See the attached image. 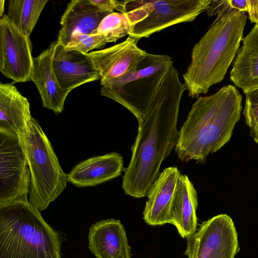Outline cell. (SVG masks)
<instances>
[{"mask_svg": "<svg viewBox=\"0 0 258 258\" xmlns=\"http://www.w3.org/2000/svg\"><path fill=\"white\" fill-rule=\"evenodd\" d=\"M33 59L29 37L4 15L0 20V71L15 82L31 80Z\"/></svg>", "mask_w": 258, "mask_h": 258, "instance_id": "9", "label": "cell"}, {"mask_svg": "<svg viewBox=\"0 0 258 258\" xmlns=\"http://www.w3.org/2000/svg\"><path fill=\"white\" fill-rule=\"evenodd\" d=\"M186 239L187 258H234L239 251L233 221L225 214L204 221Z\"/></svg>", "mask_w": 258, "mask_h": 258, "instance_id": "7", "label": "cell"}, {"mask_svg": "<svg viewBox=\"0 0 258 258\" xmlns=\"http://www.w3.org/2000/svg\"><path fill=\"white\" fill-rule=\"evenodd\" d=\"M211 0H147L149 12L136 24L129 36L138 41L170 26L195 20L206 11Z\"/></svg>", "mask_w": 258, "mask_h": 258, "instance_id": "8", "label": "cell"}, {"mask_svg": "<svg viewBox=\"0 0 258 258\" xmlns=\"http://www.w3.org/2000/svg\"><path fill=\"white\" fill-rule=\"evenodd\" d=\"M5 0H1L0 1V17L2 18L3 16V14L4 12V5H5Z\"/></svg>", "mask_w": 258, "mask_h": 258, "instance_id": "29", "label": "cell"}, {"mask_svg": "<svg viewBox=\"0 0 258 258\" xmlns=\"http://www.w3.org/2000/svg\"><path fill=\"white\" fill-rule=\"evenodd\" d=\"M198 206L196 190L186 175L181 174L173 201L172 225L183 238L197 230V209Z\"/></svg>", "mask_w": 258, "mask_h": 258, "instance_id": "18", "label": "cell"}, {"mask_svg": "<svg viewBox=\"0 0 258 258\" xmlns=\"http://www.w3.org/2000/svg\"><path fill=\"white\" fill-rule=\"evenodd\" d=\"M230 78L244 93L258 88V23L243 38Z\"/></svg>", "mask_w": 258, "mask_h": 258, "instance_id": "17", "label": "cell"}, {"mask_svg": "<svg viewBox=\"0 0 258 258\" xmlns=\"http://www.w3.org/2000/svg\"><path fill=\"white\" fill-rule=\"evenodd\" d=\"M90 2L100 10L109 12H113L118 10L119 3L115 0H90Z\"/></svg>", "mask_w": 258, "mask_h": 258, "instance_id": "25", "label": "cell"}, {"mask_svg": "<svg viewBox=\"0 0 258 258\" xmlns=\"http://www.w3.org/2000/svg\"><path fill=\"white\" fill-rule=\"evenodd\" d=\"M138 41L128 35L120 43L88 53L100 74L102 86L132 73L146 57L148 52L138 46Z\"/></svg>", "mask_w": 258, "mask_h": 258, "instance_id": "10", "label": "cell"}, {"mask_svg": "<svg viewBox=\"0 0 258 258\" xmlns=\"http://www.w3.org/2000/svg\"><path fill=\"white\" fill-rule=\"evenodd\" d=\"M230 7L240 12H247L249 8V0H228Z\"/></svg>", "mask_w": 258, "mask_h": 258, "instance_id": "26", "label": "cell"}, {"mask_svg": "<svg viewBox=\"0 0 258 258\" xmlns=\"http://www.w3.org/2000/svg\"><path fill=\"white\" fill-rule=\"evenodd\" d=\"M32 116L30 103L12 84L0 83V128L21 136Z\"/></svg>", "mask_w": 258, "mask_h": 258, "instance_id": "19", "label": "cell"}, {"mask_svg": "<svg viewBox=\"0 0 258 258\" xmlns=\"http://www.w3.org/2000/svg\"><path fill=\"white\" fill-rule=\"evenodd\" d=\"M244 93L246 99L243 114L250 128L258 123V88Z\"/></svg>", "mask_w": 258, "mask_h": 258, "instance_id": "24", "label": "cell"}, {"mask_svg": "<svg viewBox=\"0 0 258 258\" xmlns=\"http://www.w3.org/2000/svg\"><path fill=\"white\" fill-rule=\"evenodd\" d=\"M124 170L122 156L112 152L80 162L68 174V181L78 187L94 186L118 177Z\"/></svg>", "mask_w": 258, "mask_h": 258, "instance_id": "16", "label": "cell"}, {"mask_svg": "<svg viewBox=\"0 0 258 258\" xmlns=\"http://www.w3.org/2000/svg\"><path fill=\"white\" fill-rule=\"evenodd\" d=\"M181 173L177 167H169L160 173L150 188L143 212V219L150 225L173 224L172 207Z\"/></svg>", "mask_w": 258, "mask_h": 258, "instance_id": "12", "label": "cell"}, {"mask_svg": "<svg viewBox=\"0 0 258 258\" xmlns=\"http://www.w3.org/2000/svg\"><path fill=\"white\" fill-rule=\"evenodd\" d=\"M31 174L20 136L0 128V206L29 201Z\"/></svg>", "mask_w": 258, "mask_h": 258, "instance_id": "6", "label": "cell"}, {"mask_svg": "<svg viewBox=\"0 0 258 258\" xmlns=\"http://www.w3.org/2000/svg\"><path fill=\"white\" fill-rule=\"evenodd\" d=\"M20 138L31 174L29 202L42 211L65 189L68 174L36 119L31 117Z\"/></svg>", "mask_w": 258, "mask_h": 258, "instance_id": "5", "label": "cell"}, {"mask_svg": "<svg viewBox=\"0 0 258 258\" xmlns=\"http://www.w3.org/2000/svg\"><path fill=\"white\" fill-rule=\"evenodd\" d=\"M107 43L105 37L98 32L89 34H76L72 36L70 42L64 47L67 50L86 53L92 49L103 48Z\"/></svg>", "mask_w": 258, "mask_h": 258, "instance_id": "23", "label": "cell"}, {"mask_svg": "<svg viewBox=\"0 0 258 258\" xmlns=\"http://www.w3.org/2000/svg\"><path fill=\"white\" fill-rule=\"evenodd\" d=\"M136 10L126 13L112 12L105 17L100 23L97 32L103 35L107 43L130 35L134 26L141 21Z\"/></svg>", "mask_w": 258, "mask_h": 258, "instance_id": "21", "label": "cell"}, {"mask_svg": "<svg viewBox=\"0 0 258 258\" xmlns=\"http://www.w3.org/2000/svg\"><path fill=\"white\" fill-rule=\"evenodd\" d=\"M56 41L33 59L31 80L35 84L44 107L58 114L69 94L60 87L54 74L52 57Z\"/></svg>", "mask_w": 258, "mask_h": 258, "instance_id": "14", "label": "cell"}, {"mask_svg": "<svg viewBox=\"0 0 258 258\" xmlns=\"http://www.w3.org/2000/svg\"><path fill=\"white\" fill-rule=\"evenodd\" d=\"M250 134L254 141L258 144V123L250 128Z\"/></svg>", "mask_w": 258, "mask_h": 258, "instance_id": "28", "label": "cell"}, {"mask_svg": "<svg viewBox=\"0 0 258 258\" xmlns=\"http://www.w3.org/2000/svg\"><path fill=\"white\" fill-rule=\"evenodd\" d=\"M241 101L239 91L231 85L199 97L179 131L175 147L178 159L203 164L210 153L227 143L240 118Z\"/></svg>", "mask_w": 258, "mask_h": 258, "instance_id": "2", "label": "cell"}, {"mask_svg": "<svg viewBox=\"0 0 258 258\" xmlns=\"http://www.w3.org/2000/svg\"><path fill=\"white\" fill-rule=\"evenodd\" d=\"M247 16L234 10L217 17L194 46L190 62L183 75L189 96L197 98L221 82L237 54Z\"/></svg>", "mask_w": 258, "mask_h": 258, "instance_id": "3", "label": "cell"}, {"mask_svg": "<svg viewBox=\"0 0 258 258\" xmlns=\"http://www.w3.org/2000/svg\"><path fill=\"white\" fill-rule=\"evenodd\" d=\"M109 14L97 8L90 0L70 1L60 20L57 42L66 46L75 34L97 33L100 23Z\"/></svg>", "mask_w": 258, "mask_h": 258, "instance_id": "15", "label": "cell"}, {"mask_svg": "<svg viewBox=\"0 0 258 258\" xmlns=\"http://www.w3.org/2000/svg\"><path fill=\"white\" fill-rule=\"evenodd\" d=\"M186 90L173 62L125 87L126 103L139 123L131 159L122 177L125 195L147 197L157 179L162 162L178 141L179 106Z\"/></svg>", "mask_w": 258, "mask_h": 258, "instance_id": "1", "label": "cell"}, {"mask_svg": "<svg viewBox=\"0 0 258 258\" xmlns=\"http://www.w3.org/2000/svg\"><path fill=\"white\" fill-rule=\"evenodd\" d=\"M88 241L96 258H132L131 248L119 220H102L92 224Z\"/></svg>", "mask_w": 258, "mask_h": 258, "instance_id": "13", "label": "cell"}, {"mask_svg": "<svg viewBox=\"0 0 258 258\" xmlns=\"http://www.w3.org/2000/svg\"><path fill=\"white\" fill-rule=\"evenodd\" d=\"M172 61V58L169 56L147 53L146 57L140 62L135 71L122 77L113 80L104 86H122L137 80L151 76L166 67Z\"/></svg>", "mask_w": 258, "mask_h": 258, "instance_id": "22", "label": "cell"}, {"mask_svg": "<svg viewBox=\"0 0 258 258\" xmlns=\"http://www.w3.org/2000/svg\"><path fill=\"white\" fill-rule=\"evenodd\" d=\"M48 0H10L7 16L24 35L29 37Z\"/></svg>", "mask_w": 258, "mask_h": 258, "instance_id": "20", "label": "cell"}, {"mask_svg": "<svg viewBox=\"0 0 258 258\" xmlns=\"http://www.w3.org/2000/svg\"><path fill=\"white\" fill-rule=\"evenodd\" d=\"M29 201L0 206V258H61L59 234Z\"/></svg>", "mask_w": 258, "mask_h": 258, "instance_id": "4", "label": "cell"}, {"mask_svg": "<svg viewBox=\"0 0 258 258\" xmlns=\"http://www.w3.org/2000/svg\"><path fill=\"white\" fill-rule=\"evenodd\" d=\"M249 9L247 12L251 23H258V0H249Z\"/></svg>", "mask_w": 258, "mask_h": 258, "instance_id": "27", "label": "cell"}, {"mask_svg": "<svg viewBox=\"0 0 258 258\" xmlns=\"http://www.w3.org/2000/svg\"><path fill=\"white\" fill-rule=\"evenodd\" d=\"M52 65L59 84L68 94L85 83L100 80V74L88 53L67 50L57 40Z\"/></svg>", "mask_w": 258, "mask_h": 258, "instance_id": "11", "label": "cell"}]
</instances>
